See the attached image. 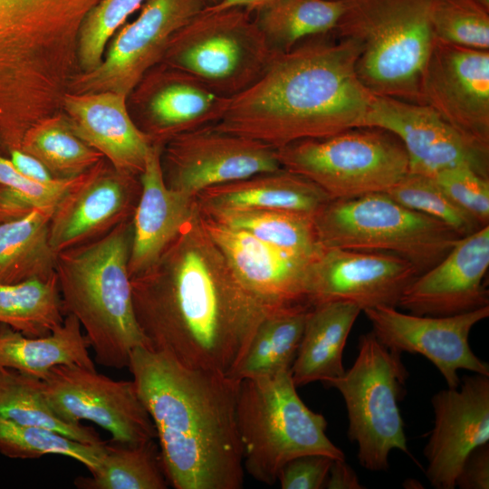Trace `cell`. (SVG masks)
Masks as SVG:
<instances>
[{
	"label": "cell",
	"mask_w": 489,
	"mask_h": 489,
	"mask_svg": "<svg viewBox=\"0 0 489 489\" xmlns=\"http://www.w3.org/2000/svg\"><path fill=\"white\" fill-rule=\"evenodd\" d=\"M422 104L489 149V50L434 39L420 78Z\"/></svg>",
	"instance_id": "15"
},
{
	"label": "cell",
	"mask_w": 489,
	"mask_h": 489,
	"mask_svg": "<svg viewBox=\"0 0 489 489\" xmlns=\"http://www.w3.org/2000/svg\"><path fill=\"white\" fill-rule=\"evenodd\" d=\"M310 308V305H297L264 318L235 379L268 377L289 370L296 357Z\"/></svg>",
	"instance_id": "33"
},
{
	"label": "cell",
	"mask_w": 489,
	"mask_h": 489,
	"mask_svg": "<svg viewBox=\"0 0 489 489\" xmlns=\"http://www.w3.org/2000/svg\"><path fill=\"white\" fill-rule=\"evenodd\" d=\"M82 0H0V135L44 120L60 91Z\"/></svg>",
	"instance_id": "4"
},
{
	"label": "cell",
	"mask_w": 489,
	"mask_h": 489,
	"mask_svg": "<svg viewBox=\"0 0 489 489\" xmlns=\"http://www.w3.org/2000/svg\"><path fill=\"white\" fill-rule=\"evenodd\" d=\"M277 157L283 168L311 180L331 199L386 192L408 173L399 139L371 127L294 141L277 149Z\"/></svg>",
	"instance_id": "11"
},
{
	"label": "cell",
	"mask_w": 489,
	"mask_h": 489,
	"mask_svg": "<svg viewBox=\"0 0 489 489\" xmlns=\"http://www.w3.org/2000/svg\"><path fill=\"white\" fill-rule=\"evenodd\" d=\"M480 4H482L484 7L489 9V0H477Z\"/></svg>",
	"instance_id": "50"
},
{
	"label": "cell",
	"mask_w": 489,
	"mask_h": 489,
	"mask_svg": "<svg viewBox=\"0 0 489 489\" xmlns=\"http://www.w3.org/2000/svg\"><path fill=\"white\" fill-rule=\"evenodd\" d=\"M359 44L333 32L275 53L214 128L280 149L364 127L375 94L360 80Z\"/></svg>",
	"instance_id": "2"
},
{
	"label": "cell",
	"mask_w": 489,
	"mask_h": 489,
	"mask_svg": "<svg viewBox=\"0 0 489 489\" xmlns=\"http://www.w3.org/2000/svg\"><path fill=\"white\" fill-rule=\"evenodd\" d=\"M196 198L201 209H272L312 216L331 200L316 184L283 168L209 187Z\"/></svg>",
	"instance_id": "26"
},
{
	"label": "cell",
	"mask_w": 489,
	"mask_h": 489,
	"mask_svg": "<svg viewBox=\"0 0 489 489\" xmlns=\"http://www.w3.org/2000/svg\"><path fill=\"white\" fill-rule=\"evenodd\" d=\"M136 87L143 119L139 129L152 143L161 145L182 133L217 123L232 100L166 64L154 74L147 72Z\"/></svg>",
	"instance_id": "23"
},
{
	"label": "cell",
	"mask_w": 489,
	"mask_h": 489,
	"mask_svg": "<svg viewBox=\"0 0 489 489\" xmlns=\"http://www.w3.org/2000/svg\"><path fill=\"white\" fill-rule=\"evenodd\" d=\"M376 338L389 350L417 353L438 369L448 388H457L458 371L466 369L489 376V365L472 350L473 327L489 316V305L449 316L406 313L392 306L365 309Z\"/></svg>",
	"instance_id": "16"
},
{
	"label": "cell",
	"mask_w": 489,
	"mask_h": 489,
	"mask_svg": "<svg viewBox=\"0 0 489 489\" xmlns=\"http://www.w3.org/2000/svg\"><path fill=\"white\" fill-rule=\"evenodd\" d=\"M364 127L396 136L408 158V172L433 177L467 166L489 177V149L469 140L427 104L376 95Z\"/></svg>",
	"instance_id": "18"
},
{
	"label": "cell",
	"mask_w": 489,
	"mask_h": 489,
	"mask_svg": "<svg viewBox=\"0 0 489 489\" xmlns=\"http://www.w3.org/2000/svg\"><path fill=\"white\" fill-rule=\"evenodd\" d=\"M132 217L106 235L57 253L55 272L63 312L83 329L95 361L128 368L132 350L150 349L133 307L128 264Z\"/></svg>",
	"instance_id": "5"
},
{
	"label": "cell",
	"mask_w": 489,
	"mask_h": 489,
	"mask_svg": "<svg viewBox=\"0 0 489 489\" xmlns=\"http://www.w3.org/2000/svg\"><path fill=\"white\" fill-rule=\"evenodd\" d=\"M489 268V225L461 237L403 292L398 307L409 313L449 316L489 305L484 280Z\"/></svg>",
	"instance_id": "21"
},
{
	"label": "cell",
	"mask_w": 489,
	"mask_h": 489,
	"mask_svg": "<svg viewBox=\"0 0 489 489\" xmlns=\"http://www.w3.org/2000/svg\"><path fill=\"white\" fill-rule=\"evenodd\" d=\"M313 221L324 247L394 254L411 262L420 273L461 238L444 223L402 206L385 192L331 199Z\"/></svg>",
	"instance_id": "8"
},
{
	"label": "cell",
	"mask_w": 489,
	"mask_h": 489,
	"mask_svg": "<svg viewBox=\"0 0 489 489\" xmlns=\"http://www.w3.org/2000/svg\"><path fill=\"white\" fill-rule=\"evenodd\" d=\"M199 210L217 223L244 231L261 241L303 257L316 258L323 249L313 216L309 215L251 208Z\"/></svg>",
	"instance_id": "30"
},
{
	"label": "cell",
	"mask_w": 489,
	"mask_h": 489,
	"mask_svg": "<svg viewBox=\"0 0 489 489\" xmlns=\"http://www.w3.org/2000/svg\"><path fill=\"white\" fill-rule=\"evenodd\" d=\"M35 208L13 189L0 184V223L26 216Z\"/></svg>",
	"instance_id": "46"
},
{
	"label": "cell",
	"mask_w": 489,
	"mask_h": 489,
	"mask_svg": "<svg viewBox=\"0 0 489 489\" xmlns=\"http://www.w3.org/2000/svg\"><path fill=\"white\" fill-rule=\"evenodd\" d=\"M274 54L253 13L206 7L175 33L161 62L234 98L263 76Z\"/></svg>",
	"instance_id": "9"
},
{
	"label": "cell",
	"mask_w": 489,
	"mask_h": 489,
	"mask_svg": "<svg viewBox=\"0 0 489 489\" xmlns=\"http://www.w3.org/2000/svg\"><path fill=\"white\" fill-rule=\"evenodd\" d=\"M80 176L41 183L25 177L11 160L0 156V184L13 189L35 207H55Z\"/></svg>",
	"instance_id": "42"
},
{
	"label": "cell",
	"mask_w": 489,
	"mask_h": 489,
	"mask_svg": "<svg viewBox=\"0 0 489 489\" xmlns=\"http://www.w3.org/2000/svg\"><path fill=\"white\" fill-rule=\"evenodd\" d=\"M64 318L56 274L48 280L0 283V324L42 337L60 327Z\"/></svg>",
	"instance_id": "34"
},
{
	"label": "cell",
	"mask_w": 489,
	"mask_h": 489,
	"mask_svg": "<svg viewBox=\"0 0 489 489\" xmlns=\"http://www.w3.org/2000/svg\"><path fill=\"white\" fill-rule=\"evenodd\" d=\"M235 413L244 468L258 482L274 484L282 467L301 455L345 458L326 434L325 417L301 399L290 369L240 379Z\"/></svg>",
	"instance_id": "7"
},
{
	"label": "cell",
	"mask_w": 489,
	"mask_h": 489,
	"mask_svg": "<svg viewBox=\"0 0 489 489\" xmlns=\"http://www.w3.org/2000/svg\"><path fill=\"white\" fill-rule=\"evenodd\" d=\"M21 150L40 160L57 179L78 177L104 158L76 136L68 122L54 117L29 129Z\"/></svg>",
	"instance_id": "36"
},
{
	"label": "cell",
	"mask_w": 489,
	"mask_h": 489,
	"mask_svg": "<svg viewBox=\"0 0 489 489\" xmlns=\"http://www.w3.org/2000/svg\"><path fill=\"white\" fill-rule=\"evenodd\" d=\"M385 193L402 206L444 223L460 237L483 227L456 206L431 177L408 172Z\"/></svg>",
	"instance_id": "38"
},
{
	"label": "cell",
	"mask_w": 489,
	"mask_h": 489,
	"mask_svg": "<svg viewBox=\"0 0 489 489\" xmlns=\"http://www.w3.org/2000/svg\"><path fill=\"white\" fill-rule=\"evenodd\" d=\"M40 379L48 403L63 420L93 422L121 445L140 446L157 438L133 381L115 380L74 364L55 366Z\"/></svg>",
	"instance_id": "12"
},
{
	"label": "cell",
	"mask_w": 489,
	"mask_h": 489,
	"mask_svg": "<svg viewBox=\"0 0 489 489\" xmlns=\"http://www.w3.org/2000/svg\"><path fill=\"white\" fill-rule=\"evenodd\" d=\"M141 191L139 177L101 159L82 174L54 208L50 243L57 254L101 237L133 216Z\"/></svg>",
	"instance_id": "19"
},
{
	"label": "cell",
	"mask_w": 489,
	"mask_h": 489,
	"mask_svg": "<svg viewBox=\"0 0 489 489\" xmlns=\"http://www.w3.org/2000/svg\"><path fill=\"white\" fill-rule=\"evenodd\" d=\"M0 418L52 429L84 444L106 443L94 428L61 418L48 403L41 379L15 369L0 368Z\"/></svg>",
	"instance_id": "32"
},
{
	"label": "cell",
	"mask_w": 489,
	"mask_h": 489,
	"mask_svg": "<svg viewBox=\"0 0 489 489\" xmlns=\"http://www.w3.org/2000/svg\"><path fill=\"white\" fill-rule=\"evenodd\" d=\"M145 0H100L86 14L77 43V60L83 72L102 62L105 46L113 34Z\"/></svg>",
	"instance_id": "40"
},
{
	"label": "cell",
	"mask_w": 489,
	"mask_h": 489,
	"mask_svg": "<svg viewBox=\"0 0 489 489\" xmlns=\"http://www.w3.org/2000/svg\"><path fill=\"white\" fill-rule=\"evenodd\" d=\"M54 208H35L24 216L0 223L1 283L48 280L56 274L57 254L50 243Z\"/></svg>",
	"instance_id": "29"
},
{
	"label": "cell",
	"mask_w": 489,
	"mask_h": 489,
	"mask_svg": "<svg viewBox=\"0 0 489 489\" xmlns=\"http://www.w3.org/2000/svg\"><path fill=\"white\" fill-rule=\"evenodd\" d=\"M400 355L367 332L359 338L352 366L324 384L342 396L348 437L358 446L360 465L372 472L388 468L392 450L410 455L399 409L408 376Z\"/></svg>",
	"instance_id": "10"
},
{
	"label": "cell",
	"mask_w": 489,
	"mask_h": 489,
	"mask_svg": "<svg viewBox=\"0 0 489 489\" xmlns=\"http://www.w3.org/2000/svg\"><path fill=\"white\" fill-rule=\"evenodd\" d=\"M328 489H362L352 467L343 459H333L324 484Z\"/></svg>",
	"instance_id": "47"
},
{
	"label": "cell",
	"mask_w": 489,
	"mask_h": 489,
	"mask_svg": "<svg viewBox=\"0 0 489 489\" xmlns=\"http://www.w3.org/2000/svg\"><path fill=\"white\" fill-rule=\"evenodd\" d=\"M343 12L341 0H280L254 14V21L275 53L334 31Z\"/></svg>",
	"instance_id": "31"
},
{
	"label": "cell",
	"mask_w": 489,
	"mask_h": 489,
	"mask_svg": "<svg viewBox=\"0 0 489 489\" xmlns=\"http://www.w3.org/2000/svg\"><path fill=\"white\" fill-rule=\"evenodd\" d=\"M332 460L317 454L295 457L282 467L277 482L283 489L323 488Z\"/></svg>",
	"instance_id": "43"
},
{
	"label": "cell",
	"mask_w": 489,
	"mask_h": 489,
	"mask_svg": "<svg viewBox=\"0 0 489 489\" xmlns=\"http://www.w3.org/2000/svg\"><path fill=\"white\" fill-rule=\"evenodd\" d=\"M419 274L411 262L394 254L323 246L309 267L307 301L311 306L347 301L361 311L398 307L403 292Z\"/></svg>",
	"instance_id": "17"
},
{
	"label": "cell",
	"mask_w": 489,
	"mask_h": 489,
	"mask_svg": "<svg viewBox=\"0 0 489 489\" xmlns=\"http://www.w3.org/2000/svg\"><path fill=\"white\" fill-rule=\"evenodd\" d=\"M9 153L14 167L25 177L41 183H52L57 179L36 158L20 149Z\"/></svg>",
	"instance_id": "45"
},
{
	"label": "cell",
	"mask_w": 489,
	"mask_h": 489,
	"mask_svg": "<svg viewBox=\"0 0 489 489\" xmlns=\"http://www.w3.org/2000/svg\"><path fill=\"white\" fill-rule=\"evenodd\" d=\"M207 6H214L218 5L222 0H205Z\"/></svg>",
	"instance_id": "49"
},
{
	"label": "cell",
	"mask_w": 489,
	"mask_h": 489,
	"mask_svg": "<svg viewBox=\"0 0 489 489\" xmlns=\"http://www.w3.org/2000/svg\"><path fill=\"white\" fill-rule=\"evenodd\" d=\"M162 147L152 143L139 176L141 191L132 216L128 264L130 278L154 264L199 211L196 197L167 187L161 168Z\"/></svg>",
	"instance_id": "25"
},
{
	"label": "cell",
	"mask_w": 489,
	"mask_h": 489,
	"mask_svg": "<svg viewBox=\"0 0 489 489\" xmlns=\"http://www.w3.org/2000/svg\"><path fill=\"white\" fill-rule=\"evenodd\" d=\"M436 0H341L333 31L360 46L357 72L374 94L422 103L420 78L435 35Z\"/></svg>",
	"instance_id": "6"
},
{
	"label": "cell",
	"mask_w": 489,
	"mask_h": 489,
	"mask_svg": "<svg viewBox=\"0 0 489 489\" xmlns=\"http://www.w3.org/2000/svg\"><path fill=\"white\" fill-rule=\"evenodd\" d=\"M279 1L280 0H222L216 5L206 6V7L210 9H215V10L229 8V7H241L254 14Z\"/></svg>",
	"instance_id": "48"
},
{
	"label": "cell",
	"mask_w": 489,
	"mask_h": 489,
	"mask_svg": "<svg viewBox=\"0 0 489 489\" xmlns=\"http://www.w3.org/2000/svg\"><path fill=\"white\" fill-rule=\"evenodd\" d=\"M433 178L480 225H489V177L470 167L456 166L438 172Z\"/></svg>",
	"instance_id": "41"
},
{
	"label": "cell",
	"mask_w": 489,
	"mask_h": 489,
	"mask_svg": "<svg viewBox=\"0 0 489 489\" xmlns=\"http://www.w3.org/2000/svg\"><path fill=\"white\" fill-rule=\"evenodd\" d=\"M206 6L205 0H145L137 18L115 35L101 63L75 75L68 88L76 94L112 91L129 97L161 62L175 33Z\"/></svg>",
	"instance_id": "13"
},
{
	"label": "cell",
	"mask_w": 489,
	"mask_h": 489,
	"mask_svg": "<svg viewBox=\"0 0 489 489\" xmlns=\"http://www.w3.org/2000/svg\"><path fill=\"white\" fill-rule=\"evenodd\" d=\"M360 312L357 304L347 301L311 306L290 369L296 388L314 381L326 384L344 374L343 350Z\"/></svg>",
	"instance_id": "27"
},
{
	"label": "cell",
	"mask_w": 489,
	"mask_h": 489,
	"mask_svg": "<svg viewBox=\"0 0 489 489\" xmlns=\"http://www.w3.org/2000/svg\"><path fill=\"white\" fill-rule=\"evenodd\" d=\"M162 147L168 187L196 197L202 190L282 168L277 149L212 125L182 133Z\"/></svg>",
	"instance_id": "14"
},
{
	"label": "cell",
	"mask_w": 489,
	"mask_h": 489,
	"mask_svg": "<svg viewBox=\"0 0 489 489\" xmlns=\"http://www.w3.org/2000/svg\"><path fill=\"white\" fill-rule=\"evenodd\" d=\"M106 447L107 442L84 444L52 429L0 418V454L9 458L35 459L60 455L80 462L92 474L100 467Z\"/></svg>",
	"instance_id": "37"
},
{
	"label": "cell",
	"mask_w": 489,
	"mask_h": 489,
	"mask_svg": "<svg viewBox=\"0 0 489 489\" xmlns=\"http://www.w3.org/2000/svg\"><path fill=\"white\" fill-rule=\"evenodd\" d=\"M461 489L489 488L488 444L475 448L466 458L455 481Z\"/></svg>",
	"instance_id": "44"
},
{
	"label": "cell",
	"mask_w": 489,
	"mask_h": 489,
	"mask_svg": "<svg viewBox=\"0 0 489 489\" xmlns=\"http://www.w3.org/2000/svg\"><path fill=\"white\" fill-rule=\"evenodd\" d=\"M431 22L436 39L489 50V9L477 0H436Z\"/></svg>",
	"instance_id": "39"
},
{
	"label": "cell",
	"mask_w": 489,
	"mask_h": 489,
	"mask_svg": "<svg viewBox=\"0 0 489 489\" xmlns=\"http://www.w3.org/2000/svg\"><path fill=\"white\" fill-rule=\"evenodd\" d=\"M431 403L426 475L436 489H454L468 455L489 441V376H465L457 388L436 392Z\"/></svg>",
	"instance_id": "20"
},
{
	"label": "cell",
	"mask_w": 489,
	"mask_h": 489,
	"mask_svg": "<svg viewBox=\"0 0 489 489\" xmlns=\"http://www.w3.org/2000/svg\"><path fill=\"white\" fill-rule=\"evenodd\" d=\"M127 98L112 91L65 93L62 102L76 136L118 171L139 177L152 142L129 113Z\"/></svg>",
	"instance_id": "24"
},
{
	"label": "cell",
	"mask_w": 489,
	"mask_h": 489,
	"mask_svg": "<svg viewBox=\"0 0 489 489\" xmlns=\"http://www.w3.org/2000/svg\"><path fill=\"white\" fill-rule=\"evenodd\" d=\"M128 368L155 426L168 482L176 489L242 488L239 380L145 347L132 350Z\"/></svg>",
	"instance_id": "3"
},
{
	"label": "cell",
	"mask_w": 489,
	"mask_h": 489,
	"mask_svg": "<svg viewBox=\"0 0 489 489\" xmlns=\"http://www.w3.org/2000/svg\"><path fill=\"white\" fill-rule=\"evenodd\" d=\"M200 219L237 278L260 302L273 310L310 305L307 276L315 258L273 246L244 231L217 223L201 212Z\"/></svg>",
	"instance_id": "22"
},
{
	"label": "cell",
	"mask_w": 489,
	"mask_h": 489,
	"mask_svg": "<svg viewBox=\"0 0 489 489\" xmlns=\"http://www.w3.org/2000/svg\"><path fill=\"white\" fill-rule=\"evenodd\" d=\"M154 442L140 446L107 443L98 470L91 477H78L75 484L83 489H166L168 482Z\"/></svg>",
	"instance_id": "35"
},
{
	"label": "cell",
	"mask_w": 489,
	"mask_h": 489,
	"mask_svg": "<svg viewBox=\"0 0 489 489\" xmlns=\"http://www.w3.org/2000/svg\"><path fill=\"white\" fill-rule=\"evenodd\" d=\"M130 285L135 315L151 350L188 369L232 379L261 322L279 311L244 286L199 211L154 264L130 278Z\"/></svg>",
	"instance_id": "1"
},
{
	"label": "cell",
	"mask_w": 489,
	"mask_h": 489,
	"mask_svg": "<svg viewBox=\"0 0 489 489\" xmlns=\"http://www.w3.org/2000/svg\"><path fill=\"white\" fill-rule=\"evenodd\" d=\"M90 347L80 321L72 314H66L60 327L42 337H29L0 324V368L38 379L58 365L74 364L94 369Z\"/></svg>",
	"instance_id": "28"
}]
</instances>
